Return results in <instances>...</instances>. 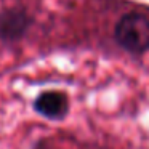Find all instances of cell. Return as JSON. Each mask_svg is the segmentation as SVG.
<instances>
[{"label": "cell", "mask_w": 149, "mask_h": 149, "mask_svg": "<svg viewBox=\"0 0 149 149\" xmlns=\"http://www.w3.org/2000/svg\"><path fill=\"white\" fill-rule=\"evenodd\" d=\"M116 42L123 50L139 55L149 50V18L141 13H127L114 29Z\"/></svg>", "instance_id": "obj_1"}, {"label": "cell", "mask_w": 149, "mask_h": 149, "mask_svg": "<svg viewBox=\"0 0 149 149\" xmlns=\"http://www.w3.org/2000/svg\"><path fill=\"white\" fill-rule=\"evenodd\" d=\"M32 26V16L24 8L11 7L0 11V39L3 42H18Z\"/></svg>", "instance_id": "obj_2"}, {"label": "cell", "mask_w": 149, "mask_h": 149, "mask_svg": "<svg viewBox=\"0 0 149 149\" xmlns=\"http://www.w3.org/2000/svg\"><path fill=\"white\" fill-rule=\"evenodd\" d=\"M34 109L40 116L47 119L58 120L68 114L69 111V100L63 91L58 90H48L40 93L34 101Z\"/></svg>", "instance_id": "obj_3"}]
</instances>
